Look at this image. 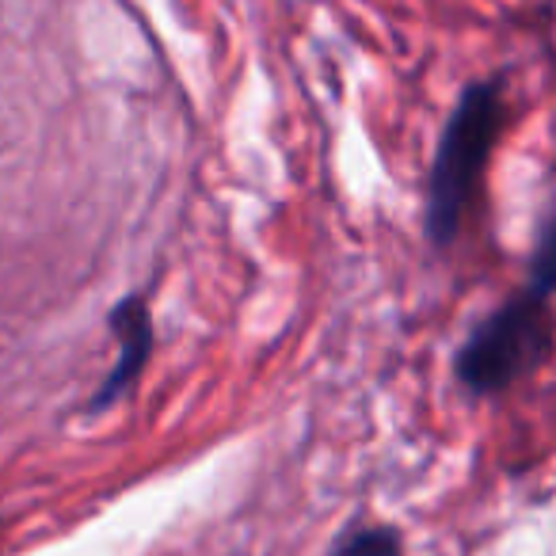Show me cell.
<instances>
[{
  "label": "cell",
  "instance_id": "277c9868",
  "mask_svg": "<svg viewBox=\"0 0 556 556\" xmlns=\"http://www.w3.org/2000/svg\"><path fill=\"white\" fill-rule=\"evenodd\" d=\"M332 556H404V541L389 526H363L336 541Z\"/></svg>",
  "mask_w": 556,
  "mask_h": 556
},
{
  "label": "cell",
  "instance_id": "7a4b0ae2",
  "mask_svg": "<svg viewBox=\"0 0 556 556\" xmlns=\"http://www.w3.org/2000/svg\"><path fill=\"white\" fill-rule=\"evenodd\" d=\"M553 351V320L545 298L526 290L484 320L457 355V378L472 393H500L515 386Z\"/></svg>",
  "mask_w": 556,
  "mask_h": 556
},
{
  "label": "cell",
  "instance_id": "6da1fadb",
  "mask_svg": "<svg viewBox=\"0 0 556 556\" xmlns=\"http://www.w3.org/2000/svg\"><path fill=\"white\" fill-rule=\"evenodd\" d=\"M503 126L500 85H477L462 96L439 141L431 168V199H427V232L434 244H450L462 229V217L477 194L492 146Z\"/></svg>",
  "mask_w": 556,
  "mask_h": 556
},
{
  "label": "cell",
  "instance_id": "5b68a950",
  "mask_svg": "<svg viewBox=\"0 0 556 556\" xmlns=\"http://www.w3.org/2000/svg\"><path fill=\"white\" fill-rule=\"evenodd\" d=\"M548 290H556V225L545 232L538 255H533V294L545 298Z\"/></svg>",
  "mask_w": 556,
  "mask_h": 556
},
{
  "label": "cell",
  "instance_id": "3957f363",
  "mask_svg": "<svg viewBox=\"0 0 556 556\" xmlns=\"http://www.w3.org/2000/svg\"><path fill=\"white\" fill-rule=\"evenodd\" d=\"M111 328H115V336H118V363H115V370H111V378L100 386V393H96L92 412L115 404L118 396L141 378V370H146V363H149V351H153V320H149V309L141 298L118 302L115 313H111Z\"/></svg>",
  "mask_w": 556,
  "mask_h": 556
}]
</instances>
